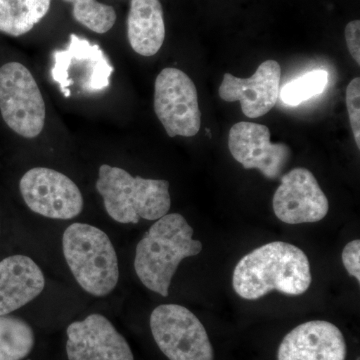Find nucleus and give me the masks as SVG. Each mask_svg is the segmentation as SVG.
<instances>
[{
  "label": "nucleus",
  "instance_id": "f257e3e1",
  "mask_svg": "<svg viewBox=\"0 0 360 360\" xmlns=\"http://www.w3.org/2000/svg\"><path fill=\"white\" fill-rule=\"evenodd\" d=\"M311 281L309 260L303 250L290 243L274 241L239 260L232 285L241 298L257 300L274 290L302 295L309 290Z\"/></svg>",
  "mask_w": 360,
  "mask_h": 360
},
{
  "label": "nucleus",
  "instance_id": "f03ea898",
  "mask_svg": "<svg viewBox=\"0 0 360 360\" xmlns=\"http://www.w3.org/2000/svg\"><path fill=\"white\" fill-rule=\"evenodd\" d=\"M179 213H167L155 220L135 248L134 269L144 288L167 297L172 279L186 258L195 257L202 243Z\"/></svg>",
  "mask_w": 360,
  "mask_h": 360
},
{
  "label": "nucleus",
  "instance_id": "7ed1b4c3",
  "mask_svg": "<svg viewBox=\"0 0 360 360\" xmlns=\"http://www.w3.org/2000/svg\"><path fill=\"white\" fill-rule=\"evenodd\" d=\"M63 259L73 281L96 298L110 296L120 279V260L112 239L87 222H71L61 236Z\"/></svg>",
  "mask_w": 360,
  "mask_h": 360
},
{
  "label": "nucleus",
  "instance_id": "20e7f679",
  "mask_svg": "<svg viewBox=\"0 0 360 360\" xmlns=\"http://www.w3.org/2000/svg\"><path fill=\"white\" fill-rule=\"evenodd\" d=\"M104 210L118 224L155 221L169 213V182L134 176L122 167L101 165L96 184Z\"/></svg>",
  "mask_w": 360,
  "mask_h": 360
},
{
  "label": "nucleus",
  "instance_id": "39448f33",
  "mask_svg": "<svg viewBox=\"0 0 360 360\" xmlns=\"http://www.w3.org/2000/svg\"><path fill=\"white\" fill-rule=\"evenodd\" d=\"M52 58V79L66 98L73 90L77 94H90L110 86L115 68L99 45L71 33L68 47L54 51Z\"/></svg>",
  "mask_w": 360,
  "mask_h": 360
},
{
  "label": "nucleus",
  "instance_id": "423d86ee",
  "mask_svg": "<svg viewBox=\"0 0 360 360\" xmlns=\"http://www.w3.org/2000/svg\"><path fill=\"white\" fill-rule=\"evenodd\" d=\"M149 326L156 345L168 359H214L205 326L186 307L158 305L151 312Z\"/></svg>",
  "mask_w": 360,
  "mask_h": 360
},
{
  "label": "nucleus",
  "instance_id": "0eeeda50",
  "mask_svg": "<svg viewBox=\"0 0 360 360\" xmlns=\"http://www.w3.org/2000/svg\"><path fill=\"white\" fill-rule=\"evenodd\" d=\"M0 113L7 127L25 139H35L44 129V97L32 72L20 63L0 68Z\"/></svg>",
  "mask_w": 360,
  "mask_h": 360
},
{
  "label": "nucleus",
  "instance_id": "6e6552de",
  "mask_svg": "<svg viewBox=\"0 0 360 360\" xmlns=\"http://www.w3.org/2000/svg\"><path fill=\"white\" fill-rule=\"evenodd\" d=\"M20 191L28 210L44 219L70 221L84 212L79 187L53 168H30L20 179Z\"/></svg>",
  "mask_w": 360,
  "mask_h": 360
},
{
  "label": "nucleus",
  "instance_id": "1a4fd4ad",
  "mask_svg": "<svg viewBox=\"0 0 360 360\" xmlns=\"http://www.w3.org/2000/svg\"><path fill=\"white\" fill-rule=\"evenodd\" d=\"M155 111L169 137H193L200 132L198 90L182 70L168 68L160 71L155 84Z\"/></svg>",
  "mask_w": 360,
  "mask_h": 360
},
{
  "label": "nucleus",
  "instance_id": "9d476101",
  "mask_svg": "<svg viewBox=\"0 0 360 360\" xmlns=\"http://www.w3.org/2000/svg\"><path fill=\"white\" fill-rule=\"evenodd\" d=\"M65 336L68 360H134L129 341L99 312L71 322Z\"/></svg>",
  "mask_w": 360,
  "mask_h": 360
},
{
  "label": "nucleus",
  "instance_id": "9b49d317",
  "mask_svg": "<svg viewBox=\"0 0 360 360\" xmlns=\"http://www.w3.org/2000/svg\"><path fill=\"white\" fill-rule=\"evenodd\" d=\"M272 205L277 219L288 224L321 221L329 210L328 198L314 175L302 167L281 176Z\"/></svg>",
  "mask_w": 360,
  "mask_h": 360
},
{
  "label": "nucleus",
  "instance_id": "f8f14e48",
  "mask_svg": "<svg viewBox=\"0 0 360 360\" xmlns=\"http://www.w3.org/2000/svg\"><path fill=\"white\" fill-rule=\"evenodd\" d=\"M229 148L245 169L259 170L269 179H278L291 158L290 148L284 143H272L269 127L258 123L234 124L229 131Z\"/></svg>",
  "mask_w": 360,
  "mask_h": 360
},
{
  "label": "nucleus",
  "instance_id": "ddd939ff",
  "mask_svg": "<svg viewBox=\"0 0 360 360\" xmlns=\"http://www.w3.org/2000/svg\"><path fill=\"white\" fill-rule=\"evenodd\" d=\"M281 68L276 60H266L258 66L250 78L225 73L219 87V96L227 103L240 101L243 115L262 117L276 104L279 96Z\"/></svg>",
  "mask_w": 360,
  "mask_h": 360
},
{
  "label": "nucleus",
  "instance_id": "4468645a",
  "mask_svg": "<svg viewBox=\"0 0 360 360\" xmlns=\"http://www.w3.org/2000/svg\"><path fill=\"white\" fill-rule=\"evenodd\" d=\"M347 347L340 329L331 322L314 321L288 333L277 352V360H345Z\"/></svg>",
  "mask_w": 360,
  "mask_h": 360
},
{
  "label": "nucleus",
  "instance_id": "2eb2a0df",
  "mask_svg": "<svg viewBox=\"0 0 360 360\" xmlns=\"http://www.w3.org/2000/svg\"><path fill=\"white\" fill-rule=\"evenodd\" d=\"M44 270L27 255H13L0 260V315L13 314L44 295Z\"/></svg>",
  "mask_w": 360,
  "mask_h": 360
},
{
  "label": "nucleus",
  "instance_id": "dca6fc26",
  "mask_svg": "<svg viewBox=\"0 0 360 360\" xmlns=\"http://www.w3.org/2000/svg\"><path fill=\"white\" fill-rule=\"evenodd\" d=\"M130 46L142 56H155L165 39V18L160 0H131L127 18Z\"/></svg>",
  "mask_w": 360,
  "mask_h": 360
},
{
  "label": "nucleus",
  "instance_id": "f3484780",
  "mask_svg": "<svg viewBox=\"0 0 360 360\" xmlns=\"http://www.w3.org/2000/svg\"><path fill=\"white\" fill-rule=\"evenodd\" d=\"M51 6V0H0V32L15 37L30 32Z\"/></svg>",
  "mask_w": 360,
  "mask_h": 360
},
{
  "label": "nucleus",
  "instance_id": "a211bd4d",
  "mask_svg": "<svg viewBox=\"0 0 360 360\" xmlns=\"http://www.w3.org/2000/svg\"><path fill=\"white\" fill-rule=\"evenodd\" d=\"M37 347L30 322L16 315H0V360H25Z\"/></svg>",
  "mask_w": 360,
  "mask_h": 360
},
{
  "label": "nucleus",
  "instance_id": "6ab92c4d",
  "mask_svg": "<svg viewBox=\"0 0 360 360\" xmlns=\"http://www.w3.org/2000/svg\"><path fill=\"white\" fill-rule=\"evenodd\" d=\"M72 4V15L80 25L91 32L103 34L115 25L116 13L112 6L96 0H65Z\"/></svg>",
  "mask_w": 360,
  "mask_h": 360
},
{
  "label": "nucleus",
  "instance_id": "aec40b11",
  "mask_svg": "<svg viewBox=\"0 0 360 360\" xmlns=\"http://www.w3.org/2000/svg\"><path fill=\"white\" fill-rule=\"evenodd\" d=\"M328 82V75L326 70L310 71L286 84L281 90V99L288 105H300L312 97L322 94Z\"/></svg>",
  "mask_w": 360,
  "mask_h": 360
},
{
  "label": "nucleus",
  "instance_id": "412c9836",
  "mask_svg": "<svg viewBox=\"0 0 360 360\" xmlns=\"http://www.w3.org/2000/svg\"><path fill=\"white\" fill-rule=\"evenodd\" d=\"M347 105L350 125L357 148H360V78L350 82L347 89Z\"/></svg>",
  "mask_w": 360,
  "mask_h": 360
},
{
  "label": "nucleus",
  "instance_id": "4be33fe9",
  "mask_svg": "<svg viewBox=\"0 0 360 360\" xmlns=\"http://www.w3.org/2000/svg\"><path fill=\"white\" fill-rule=\"evenodd\" d=\"M342 264L350 276L360 283V241L359 239L350 241L343 248L341 255Z\"/></svg>",
  "mask_w": 360,
  "mask_h": 360
},
{
  "label": "nucleus",
  "instance_id": "5701e85b",
  "mask_svg": "<svg viewBox=\"0 0 360 360\" xmlns=\"http://www.w3.org/2000/svg\"><path fill=\"white\" fill-rule=\"evenodd\" d=\"M345 39L348 51L352 54V58L356 61L357 65H360V21H350L345 27Z\"/></svg>",
  "mask_w": 360,
  "mask_h": 360
}]
</instances>
